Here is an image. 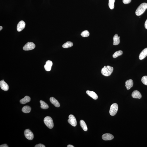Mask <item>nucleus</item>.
I'll use <instances>...</instances> for the list:
<instances>
[{
    "mask_svg": "<svg viewBox=\"0 0 147 147\" xmlns=\"http://www.w3.org/2000/svg\"><path fill=\"white\" fill-rule=\"evenodd\" d=\"M147 8V4L146 3H142L136 9L135 14L137 16H139L143 14Z\"/></svg>",
    "mask_w": 147,
    "mask_h": 147,
    "instance_id": "obj_1",
    "label": "nucleus"
},
{
    "mask_svg": "<svg viewBox=\"0 0 147 147\" xmlns=\"http://www.w3.org/2000/svg\"><path fill=\"white\" fill-rule=\"evenodd\" d=\"M113 68L110 66L104 67L101 70L102 74L105 76H110L113 71Z\"/></svg>",
    "mask_w": 147,
    "mask_h": 147,
    "instance_id": "obj_2",
    "label": "nucleus"
},
{
    "mask_svg": "<svg viewBox=\"0 0 147 147\" xmlns=\"http://www.w3.org/2000/svg\"><path fill=\"white\" fill-rule=\"evenodd\" d=\"M44 122L46 126L50 129H52L54 127V124L52 118L47 116L44 118Z\"/></svg>",
    "mask_w": 147,
    "mask_h": 147,
    "instance_id": "obj_3",
    "label": "nucleus"
},
{
    "mask_svg": "<svg viewBox=\"0 0 147 147\" xmlns=\"http://www.w3.org/2000/svg\"><path fill=\"white\" fill-rule=\"evenodd\" d=\"M118 106V104L114 103L111 106L109 112L111 116H113L116 115L117 112Z\"/></svg>",
    "mask_w": 147,
    "mask_h": 147,
    "instance_id": "obj_4",
    "label": "nucleus"
},
{
    "mask_svg": "<svg viewBox=\"0 0 147 147\" xmlns=\"http://www.w3.org/2000/svg\"><path fill=\"white\" fill-rule=\"evenodd\" d=\"M35 44L32 42H29L25 44L23 47L24 50L28 51L32 50L35 48Z\"/></svg>",
    "mask_w": 147,
    "mask_h": 147,
    "instance_id": "obj_5",
    "label": "nucleus"
},
{
    "mask_svg": "<svg viewBox=\"0 0 147 147\" xmlns=\"http://www.w3.org/2000/svg\"><path fill=\"white\" fill-rule=\"evenodd\" d=\"M24 135L27 139L31 140L33 139L34 136L33 133L29 129H26L24 131Z\"/></svg>",
    "mask_w": 147,
    "mask_h": 147,
    "instance_id": "obj_6",
    "label": "nucleus"
},
{
    "mask_svg": "<svg viewBox=\"0 0 147 147\" xmlns=\"http://www.w3.org/2000/svg\"><path fill=\"white\" fill-rule=\"evenodd\" d=\"M69 119L68 120V121L71 125L74 127L76 126L77 125V122L76 118L72 114H71L69 116Z\"/></svg>",
    "mask_w": 147,
    "mask_h": 147,
    "instance_id": "obj_7",
    "label": "nucleus"
},
{
    "mask_svg": "<svg viewBox=\"0 0 147 147\" xmlns=\"http://www.w3.org/2000/svg\"><path fill=\"white\" fill-rule=\"evenodd\" d=\"M25 26V22L21 20L19 22L17 26V30L18 32L21 31L24 29Z\"/></svg>",
    "mask_w": 147,
    "mask_h": 147,
    "instance_id": "obj_8",
    "label": "nucleus"
},
{
    "mask_svg": "<svg viewBox=\"0 0 147 147\" xmlns=\"http://www.w3.org/2000/svg\"><path fill=\"white\" fill-rule=\"evenodd\" d=\"M0 86L1 89L4 91H8L9 89V86L3 80L0 81Z\"/></svg>",
    "mask_w": 147,
    "mask_h": 147,
    "instance_id": "obj_9",
    "label": "nucleus"
},
{
    "mask_svg": "<svg viewBox=\"0 0 147 147\" xmlns=\"http://www.w3.org/2000/svg\"><path fill=\"white\" fill-rule=\"evenodd\" d=\"M114 137L112 134H105L102 135V138L104 140H111L113 139Z\"/></svg>",
    "mask_w": 147,
    "mask_h": 147,
    "instance_id": "obj_10",
    "label": "nucleus"
},
{
    "mask_svg": "<svg viewBox=\"0 0 147 147\" xmlns=\"http://www.w3.org/2000/svg\"><path fill=\"white\" fill-rule=\"evenodd\" d=\"M53 65L52 62L48 60L46 62V64L44 66V68L46 71H50Z\"/></svg>",
    "mask_w": 147,
    "mask_h": 147,
    "instance_id": "obj_11",
    "label": "nucleus"
},
{
    "mask_svg": "<svg viewBox=\"0 0 147 147\" xmlns=\"http://www.w3.org/2000/svg\"><path fill=\"white\" fill-rule=\"evenodd\" d=\"M86 93L89 96L91 97L94 100H96L98 98V96L94 92L88 90L86 91Z\"/></svg>",
    "mask_w": 147,
    "mask_h": 147,
    "instance_id": "obj_12",
    "label": "nucleus"
},
{
    "mask_svg": "<svg viewBox=\"0 0 147 147\" xmlns=\"http://www.w3.org/2000/svg\"><path fill=\"white\" fill-rule=\"evenodd\" d=\"M132 98H134L140 99L142 97L141 93L137 90H135L133 92L132 94Z\"/></svg>",
    "mask_w": 147,
    "mask_h": 147,
    "instance_id": "obj_13",
    "label": "nucleus"
},
{
    "mask_svg": "<svg viewBox=\"0 0 147 147\" xmlns=\"http://www.w3.org/2000/svg\"><path fill=\"white\" fill-rule=\"evenodd\" d=\"M125 84V86L127 89L129 90L133 87L134 83L133 80L129 79L127 80L126 81Z\"/></svg>",
    "mask_w": 147,
    "mask_h": 147,
    "instance_id": "obj_14",
    "label": "nucleus"
},
{
    "mask_svg": "<svg viewBox=\"0 0 147 147\" xmlns=\"http://www.w3.org/2000/svg\"><path fill=\"white\" fill-rule=\"evenodd\" d=\"M50 100L51 103L53 104L56 107H59L60 106V104L58 101L54 97H51L50 99Z\"/></svg>",
    "mask_w": 147,
    "mask_h": 147,
    "instance_id": "obj_15",
    "label": "nucleus"
},
{
    "mask_svg": "<svg viewBox=\"0 0 147 147\" xmlns=\"http://www.w3.org/2000/svg\"><path fill=\"white\" fill-rule=\"evenodd\" d=\"M147 56V48L143 49L140 54L139 58L140 60H143Z\"/></svg>",
    "mask_w": 147,
    "mask_h": 147,
    "instance_id": "obj_16",
    "label": "nucleus"
},
{
    "mask_svg": "<svg viewBox=\"0 0 147 147\" xmlns=\"http://www.w3.org/2000/svg\"><path fill=\"white\" fill-rule=\"evenodd\" d=\"M31 101V98L29 97L26 96L24 98L21 99L20 101V103L22 104H24L30 102Z\"/></svg>",
    "mask_w": 147,
    "mask_h": 147,
    "instance_id": "obj_17",
    "label": "nucleus"
},
{
    "mask_svg": "<svg viewBox=\"0 0 147 147\" xmlns=\"http://www.w3.org/2000/svg\"><path fill=\"white\" fill-rule=\"evenodd\" d=\"M113 44L114 45H116L120 43V39L118 36L117 34H116L113 38Z\"/></svg>",
    "mask_w": 147,
    "mask_h": 147,
    "instance_id": "obj_18",
    "label": "nucleus"
},
{
    "mask_svg": "<svg viewBox=\"0 0 147 147\" xmlns=\"http://www.w3.org/2000/svg\"><path fill=\"white\" fill-rule=\"evenodd\" d=\"M31 110V108L28 106H25L23 107L22 109V111L25 113H30Z\"/></svg>",
    "mask_w": 147,
    "mask_h": 147,
    "instance_id": "obj_19",
    "label": "nucleus"
},
{
    "mask_svg": "<svg viewBox=\"0 0 147 147\" xmlns=\"http://www.w3.org/2000/svg\"><path fill=\"white\" fill-rule=\"evenodd\" d=\"M80 126L84 131H86L88 130V128L86 123L83 120H81L80 121Z\"/></svg>",
    "mask_w": 147,
    "mask_h": 147,
    "instance_id": "obj_20",
    "label": "nucleus"
},
{
    "mask_svg": "<svg viewBox=\"0 0 147 147\" xmlns=\"http://www.w3.org/2000/svg\"><path fill=\"white\" fill-rule=\"evenodd\" d=\"M40 103L41 104V107L43 109H46L49 108L48 105L43 101L40 100Z\"/></svg>",
    "mask_w": 147,
    "mask_h": 147,
    "instance_id": "obj_21",
    "label": "nucleus"
},
{
    "mask_svg": "<svg viewBox=\"0 0 147 147\" xmlns=\"http://www.w3.org/2000/svg\"><path fill=\"white\" fill-rule=\"evenodd\" d=\"M73 46L72 42H68L65 43L62 46L63 48H68L70 47Z\"/></svg>",
    "mask_w": 147,
    "mask_h": 147,
    "instance_id": "obj_22",
    "label": "nucleus"
},
{
    "mask_svg": "<svg viewBox=\"0 0 147 147\" xmlns=\"http://www.w3.org/2000/svg\"><path fill=\"white\" fill-rule=\"evenodd\" d=\"M115 1V0H109L108 5L111 9H114Z\"/></svg>",
    "mask_w": 147,
    "mask_h": 147,
    "instance_id": "obj_23",
    "label": "nucleus"
},
{
    "mask_svg": "<svg viewBox=\"0 0 147 147\" xmlns=\"http://www.w3.org/2000/svg\"><path fill=\"white\" fill-rule=\"evenodd\" d=\"M123 53L122 51V50H119L113 54L112 57L114 58H116L118 56L122 55Z\"/></svg>",
    "mask_w": 147,
    "mask_h": 147,
    "instance_id": "obj_24",
    "label": "nucleus"
},
{
    "mask_svg": "<svg viewBox=\"0 0 147 147\" xmlns=\"http://www.w3.org/2000/svg\"><path fill=\"white\" fill-rule=\"evenodd\" d=\"M89 32L87 30H85L83 31L81 34V36L83 37H87L89 36Z\"/></svg>",
    "mask_w": 147,
    "mask_h": 147,
    "instance_id": "obj_25",
    "label": "nucleus"
},
{
    "mask_svg": "<svg viewBox=\"0 0 147 147\" xmlns=\"http://www.w3.org/2000/svg\"><path fill=\"white\" fill-rule=\"evenodd\" d=\"M141 81L144 85H147V76H145L142 78Z\"/></svg>",
    "mask_w": 147,
    "mask_h": 147,
    "instance_id": "obj_26",
    "label": "nucleus"
},
{
    "mask_svg": "<svg viewBox=\"0 0 147 147\" xmlns=\"http://www.w3.org/2000/svg\"><path fill=\"white\" fill-rule=\"evenodd\" d=\"M131 0H123V3L124 4H128L131 2Z\"/></svg>",
    "mask_w": 147,
    "mask_h": 147,
    "instance_id": "obj_27",
    "label": "nucleus"
},
{
    "mask_svg": "<svg viewBox=\"0 0 147 147\" xmlns=\"http://www.w3.org/2000/svg\"><path fill=\"white\" fill-rule=\"evenodd\" d=\"M35 147H45V146L43 144H38L36 145H35Z\"/></svg>",
    "mask_w": 147,
    "mask_h": 147,
    "instance_id": "obj_28",
    "label": "nucleus"
},
{
    "mask_svg": "<svg viewBox=\"0 0 147 147\" xmlns=\"http://www.w3.org/2000/svg\"><path fill=\"white\" fill-rule=\"evenodd\" d=\"M0 147H8V146L6 144H3L0 145Z\"/></svg>",
    "mask_w": 147,
    "mask_h": 147,
    "instance_id": "obj_29",
    "label": "nucleus"
},
{
    "mask_svg": "<svg viewBox=\"0 0 147 147\" xmlns=\"http://www.w3.org/2000/svg\"><path fill=\"white\" fill-rule=\"evenodd\" d=\"M145 28L147 29V19L145 23Z\"/></svg>",
    "mask_w": 147,
    "mask_h": 147,
    "instance_id": "obj_30",
    "label": "nucleus"
},
{
    "mask_svg": "<svg viewBox=\"0 0 147 147\" xmlns=\"http://www.w3.org/2000/svg\"><path fill=\"white\" fill-rule=\"evenodd\" d=\"M67 147H74V146H72V145H68Z\"/></svg>",
    "mask_w": 147,
    "mask_h": 147,
    "instance_id": "obj_31",
    "label": "nucleus"
},
{
    "mask_svg": "<svg viewBox=\"0 0 147 147\" xmlns=\"http://www.w3.org/2000/svg\"><path fill=\"white\" fill-rule=\"evenodd\" d=\"M3 27L1 26H0V30L1 31Z\"/></svg>",
    "mask_w": 147,
    "mask_h": 147,
    "instance_id": "obj_32",
    "label": "nucleus"
},
{
    "mask_svg": "<svg viewBox=\"0 0 147 147\" xmlns=\"http://www.w3.org/2000/svg\"><path fill=\"white\" fill-rule=\"evenodd\" d=\"M119 37V38H120V37Z\"/></svg>",
    "mask_w": 147,
    "mask_h": 147,
    "instance_id": "obj_33",
    "label": "nucleus"
}]
</instances>
